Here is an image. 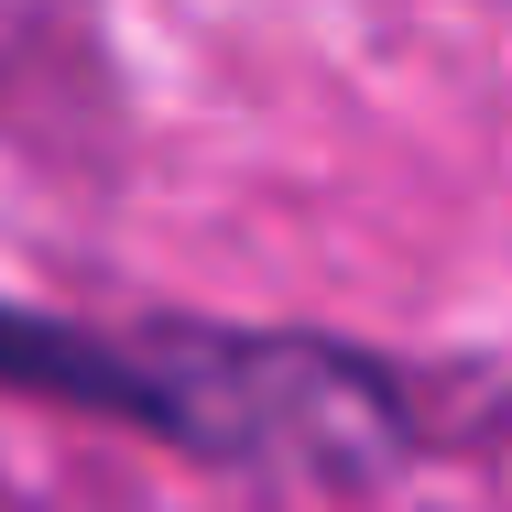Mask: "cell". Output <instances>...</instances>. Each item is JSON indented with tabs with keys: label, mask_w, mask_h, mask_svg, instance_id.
I'll list each match as a JSON object with an SVG mask.
<instances>
[{
	"label": "cell",
	"mask_w": 512,
	"mask_h": 512,
	"mask_svg": "<svg viewBox=\"0 0 512 512\" xmlns=\"http://www.w3.org/2000/svg\"><path fill=\"white\" fill-rule=\"evenodd\" d=\"M0 382L88 404V414H131L197 458L273 469V480H371L404 458L393 382L327 338H218V327L99 338L66 316L0 306Z\"/></svg>",
	"instance_id": "obj_1"
}]
</instances>
